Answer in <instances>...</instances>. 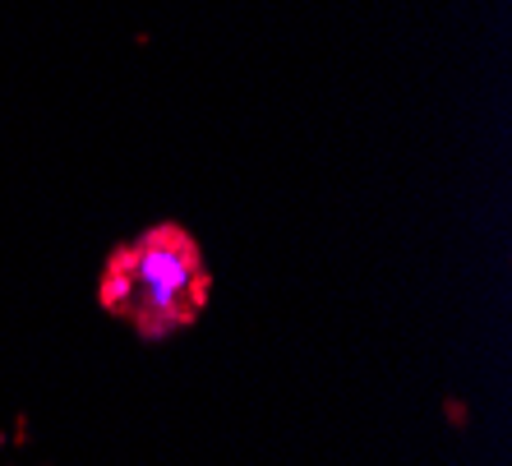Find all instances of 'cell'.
<instances>
[{
	"label": "cell",
	"mask_w": 512,
	"mask_h": 466,
	"mask_svg": "<svg viewBox=\"0 0 512 466\" xmlns=\"http://www.w3.org/2000/svg\"><path fill=\"white\" fill-rule=\"evenodd\" d=\"M213 296V268L199 240L180 222L134 231L102 263L97 300L111 319H125L143 342H167L203 319Z\"/></svg>",
	"instance_id": "obj_1"
}]
</instances>
